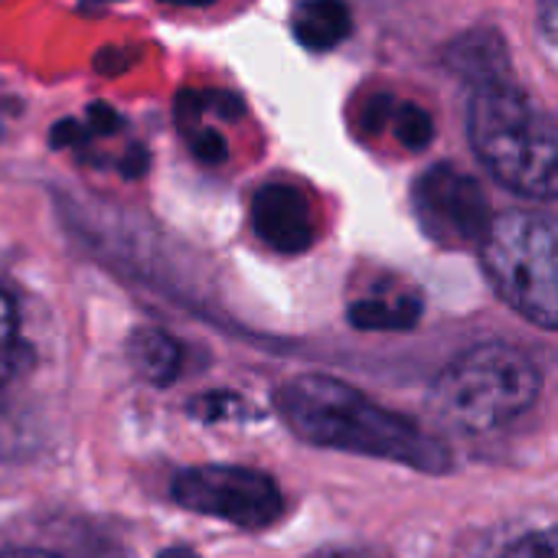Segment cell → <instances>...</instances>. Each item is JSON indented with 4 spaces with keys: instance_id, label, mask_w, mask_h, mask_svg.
Segmentation results:
<instances>
[{
    "instance_id": "6",
    "label": "cell",
    "mask_w": 558,
    "mask_h": 558,
    "mask_svg": "<svg viewBox=\"0 0 558 558\" xmlns=\"http://www.w3.org/2000/svg\"><path fill=\"white\" fill-rule=\"evenodd\" d=\"M415 213L425 232L445 245H481L494 219L481 183L448 163L418 177Z\"/></svg>"
},
{
    "instance_id": "12",
    "label": "cell",
    "mask_w": 558,
    "mask_h": 558,
    "mask_svg": "<svg viewBox=\"0 0 558 558\" xmlns=\"http://www.w3.org/2000/svg\"><path fill=\"white\" fill-rule=\"evenodd\" d=\"M396 111V137L402 141V147L409 150H422L432 141V118L418 108V105H392Z\"/></svg>"
},
{
    "instance_id": "8",
    "label": "cell",
    "mask_w": 558,
    "mask_h": 558,
    "mask_svg": "<svg viewBox=\"0 0 558 558\" xmlns=\"http://www.w3.org/2000/svg\"><path fill=\"white\" fill-rule=\"evenodd\" d=\"M128 360H131V366H134V373L141 379H147L154 386H167L180 373L183 350L170 333L144 327L128 340Z\"/></svg>"
},
{
    "instance_id": "10",
    "label": "cell",
    "mask_w": 558,
    "mask_h": 558,
    "mask_svg": "<svg viewBox=\"0 0 558 558\" xmlns=\"http://www.w3.org/2000/svg\"><path fill=\"white\" fill-rule=\"evenodd\" d=\"M418 301L412 298H396V301H383V298H369L350 307V320L363 330H405L418 320Z\"/></svg>"
},
{
    "instance_id": "5",
    "label": "cell",
    "mask_w": 558,
    "mask_h": 558,
    "mask_svg": "<svg viewBox=\"0 0 558 558\" xmlns=\"http://www.w3.org/2000/svg\"><path fill=\"white\" fill-rule=\"evenodd\" d=\"M173 500L183 510L216 517L242 530H265L284 510L281 490L268 474L232 464H206L177 474Z\"/></svg>"
},
{
    "instance_id": "3",
    "label": "cell",
    "mask_w": 558,
    "mask_h": 558,
    "mask_svg": "<svg viewBox=\"0 0 558 558\" xmlns=\"http://www.w3.org/2000/svg\"><path fill=\"white\" fill-rule=\"evenodd\" d=\"M543 392L539 366L510 343H481L448 363L432 386V409L458 432L484 435L517 422Z\"/></svg>"
},
{
    "instance_id": "1",
    "label": "cell",
    "mask_w": 558,
    "mask_h": 558,
    "mask_svg": "<svg viewBox=\"0 0 558 558\" xmlns=\"http://www.w3.org/2000/svg\"><path fill=\"white\" fill-rule=\"evenodd\" d=\"M278 412L298 438L317 448L353 451L422 474H445L451 468V451L441 441L333 376L307 373L288 379L278 389Z\"/></svg>"
},
{
    "instance_id": "7",
    "label": "cell",
    "mask_w": 558,
    "mask_h": 558,
    "mask_svg": "<svg viewBox=\"0 0 558 558\" xmlns=\"http://www.w3.org/2000/svg\"><path fill=\"white\" fill-rule=\"evenodd\" d=\"M252 226L265 245L284 255H298L314 245V209L291 183H265L255 193Z\"/></svg>"
},
{
    "instance_id": "15",
    "label": "cell",
    "mask_w": 558,
    "mask_h": 558,
    "mask_svg": "<svg viewBox=\"0 0 558 558\" xmlns=\"http://www.w3.org/2000/svg\"><path fill=\"white\" fill-rule=\"evenodd\" d=\"M314 558H373V556H366V553H360V549H324V553H317Z\"/></svg>"
},
{
    "instance_id": "14",
    "label": "cell",
    "mask_w": 558,
    "mask_h": 558,
    "mask_svg": "<svg viewBox=\"0 0 558 558\" xmlns=\"http://www.w3.org/2000/svg\"><path fill=\"white\" fill-rule=\"evenodd\" d=\"M0 558H82L65 549H52V546H7L0 549Z\"/></svg>"
},
{
    "instance_id": "13",
    "label": "cell",
    "mask_w": 558,
    "mask_h": 558,
    "mask_svg": "<svg viewBox=\"0 0 558 558\" xmlns=\"http://www.w3.org/2000/svg\"><path fill=\"white\" fill-rule=\"evenodd\" d=\"M504 558H556V533L553 530L533 533V536L520 539L517 546H510Z\"/></svg>"
},
{
    "instance_id": "16",
    "label": "cell",
    "mask_w": 558,
    "mask_h": 558,
    "mask_svg": "<svg viewBox=\"0 0 558 558\" xmlns=\"http://www.w3.org/2000/svg\"><path fill=\"white\" fill-rule=\"evenodd\" d=\"M160 558H199V556H193V553H186V549H167Z\"/></svg>"
},
{
    "instance_id": "11",
    "label": "cell",
    "mask_w": 558,
    "mask_h": 558,
    "mask_svg": "<svg viewBox=\"0 0 558 558\" xmlns=\"http://www.w3.org/2000/svg\"><path fill=\"white\" fill-rule=\"evenodd\" d=\"M20 347H23V337H20V311H16V301H13L10 288L0 281V386L16 373Z\"/></svg>"
},
{
    "instance_id": "9",
    "label": "cell",
    "mask_w": 558,
    "mask_h": 558,
    "mask_svg": "<svg viewBox=\"0 0 558 558\" xmlns=\"http://www.w3.org/2000/svg\"><path fill=\"white\" fill-rule=\"evenodd\" d=\"M350 33V10L343 3H301L294 10V36L314 52H327Z\"/></svg>"
},
{
    "instance_id": "4",
    "label": "cell",
    "mask_w": 558,
    "mask_h": 558,
    "mask_svg": "<svg viewBox=\"0 0 558 558\" xmlns=\"http://www.w3.org/2000/svg\"><path fill=\"white\" fill-rule=\"evenodd\" d=\"M477 248L497 294L536 327L556 330V222L543 213H504L490 219Z\"/></svg>"
},
{
    "instance_id": "2",
    "label": "cell",
    "mask_w": 558,
    "mask_h": 558,
    "mask_svg": "<svg viewBox=\"0 0 558 558\" xmlns=\"http://www.w3.org/2000/svg\"><path fill=\"white\" fill-rule=\"evenodd\" d=\"M471 144L481 163L526 199L556 196V124L523 88L490 78L477 88L468 114Z\"/></svg>"
}]
</instances>
